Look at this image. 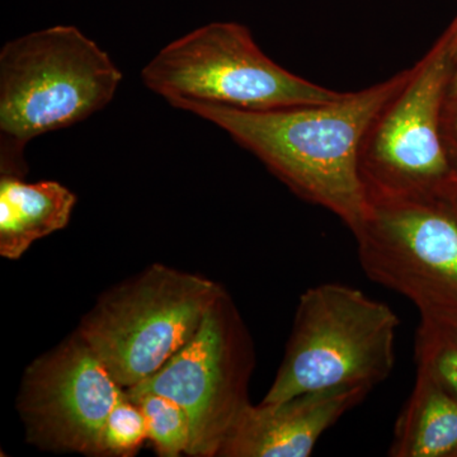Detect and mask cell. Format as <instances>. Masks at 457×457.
Masks as SVG:
<instances>
[{
	"mask_svg": "<svg viewBox=\"0 0 457 457\" xmlns=\"http://www.w3.org/2000/svg\"><path fill=\"white\" fill-rule=\"evenodd\" d=\"M408 75L405 69L384 82L323 104L269 110L197 101L170 104L220 128L295 195L335 213L354 233L369 210L360 170L363 139L376 114Z\"/></svg>",
	"mask_w": 457,
	"mask_h": 457,
	"instance_id": "1",
	"label": "cell"
},
{
	"mask_svg": "<svg viewBox=\"0 0 457 457\" xmlns=\"http://www.w3.org/2000/svg\"><path fill=\"white\" fill-rule=\"evenodd\" d=\"M122 73L78 27L57 25L0 50V174L23 179L25 149L110 104Z\"/></svg>",
	"mask_w": 457,
	"mask_h": 457,
	"instance_id": "2",
	"label": "cell"
},
{
	"mask_svg": "<svg viewBox=\"0 0 457 457\" xmlns=\"http://www.w3.org/2000/svg\"><path fill=\"white\" fill-rule=\"evenodd\" d=\"M398 315L386 303L341 284L300 297L284 360L262 403L342 386L370 390L395 365Z\"/></svg>",
	"mask_w": 457,
	"mask_h": 457,
	"instance_id": "3",
	"label": "cell"
},
{
	"mask_svg": "<svg viewBox=\"0 0 457 457\" xmlns=\"http://www.w3.org/2000/svg\"><path fill=\"white\" fill-rule=\"evenodd\" d=\"M224 291L212 279L152 264L102 295L77 332L128 389L191 341Z\"/></svg>",
	"mask_w": 457,
	"mask_h": 457,
	"instance_id": "4",
	"label": "cell"
},
{
	"mask_svg": "<svg viewBox=\"0 0 457 457\" xmlns=\"http://www.w3.org/2000/svg\"><path fill=\"white\" fill-rule=\"evenodd\" d=\"M146 88L167 99L269 108L323 104L342 97L286 71L237 22H212L171 41L145 65Z\"/></svg>",
	"mask_w": 457,
	"mask_h": 457,
	"instance_id": "5",
	"label": "cell"
},
{
	"mask_svg": "<svg viewBox=\"0 0 457 457\" xmlns=\"http://www.w3.org/2000/svg\"><path fill=\"white\" fill-rule=\"evenodd\" d=\"M453 71V33L436 41L372 120L360 170L368 194L450 195L453 168L444 114Z\"/></svg>",
	"mask_w": 457,
	"mask_h": 457,
	"instance_id": "6",
	"label": "cell"
},
{
	"mask_svg": "<svg viewBox=\"0 0 457 457\" xmlns=\"http://www.w3.org/2000/svg\"><path fill=\"white\" fill-rule=\"evenodd\" d=\"M254 363L251 333L224 291L191 341L158 372L128 389L176 402L191 423L189 456L218 457L228 433L251 404Z\"/></svg>",
	"mask_w": 457,
	"mask_h": 457,
	"instance_id": "7",
	"label": "cell"
},
{
	"mask_svg": "<svg viewBox=\"0 0 457 457\" xmlns=\"http://www.w3.org/2000/svg\"><path fill=\"white\" fill-rule=\"evenodd\" d=\"M368 197L353 233L366 275L418 309L457 306V212L449 195Z\"/></svg>",
	"mask_w": 457,
	"mask_h": 457,
	"instance_id": "8",
	"label": "cell"
},
{
	"mask_svg": "<svg viewBox=\"0 0 457 457\" xmlns=\"http://www.w3.org/2000/svg\"><path fill=\"white\" fill-rule=\"evenodd\" d=\"M128 399L78 332L26 369L17 398L27 441L54 453L108 457V435Z\"/></svg>",
	"mask_w": 457,
	"mask_h": 457,
	"instance_id": "9",
	"label": "cell"
},
{
	"mask_svg": "<svg viewBox=\"0 0 457 457\" xmlns=\"http://www.w3.org/2000/svg\"><path fill=\"white\" fill-rule=\"evenodd\" d=\"M342 386L282 402L249 404L222 442L218 457H309L319 438L371 393Z\"/></svg>",
	"mask_w": 457,
	"mask_h": 457,
	"instance_id": "10",
	"label": "cell"
},
{
	"mask_svg": "<svg viewBox=\"0 0 457 457\" xmlns=\"http://www.w3.org/2000/svg\"><path fill=\"white\" fill-rule=\"evenodd\" d=\"M77 196L62 183L0 177V255L20 260L42 237L68 227Z\"/></svg>",
	"mask_w": 457,
	"mask_h": 457,
	"instance_id": "11",
	"label": "cell"
},
{
	"mask_svg": "<svg viewBox=\"0 0 457 457\" xmlns=\"http://www.w3.org/2000/svg\"><path fill=\"white\" fill-rule=\"evenodd\" d=\"M457 455V399L431 378L417 381L396 420L389 456Z\"/></svg>",
	"mask_w": 457,
	"mask_h": 457,
	"instance_id": "12",
	"label": "cell"
},
{
	"mask_svg": "<svg viewBox=\"0 0 457 457\" xmlns=\"http://www.w3.org/2000/svg\"><path fill=\"white\" fill-rule=\"evenodd\" d=\"M414 342L418 372L457 399V311L450 306L420 309Z\"/></svg>",
	"mask_w": 457,
	"mask_h": 457,
	"instance_id": "13",
	"label": "cell"
},
{
	"mask_svg": "<svg viewBox=\"0 0 457 457\" xmlns=\"http://www.w3.org/2000/svg\"><path fill=\"white\" fill-rule=\"evenodd\" d=\"M129 398L140 408L145 420L147 441L162 457L188 455L191 423L186 411L173 400L152 392L126 389Z\"/></svg>",
	"mask_w": 457,
	"mask_h": 457,
	"instance_id": "14",
	"label": "cell"
},
{
	"mask_svg": "<svg viewBox=\"0 0 457 457\" xmlns=\"http://www.w3.org/2000/svg\"><path fill=\"white\" fill-rule=\"evenodd\" d=\"M453 33V71H451V79L449 93H447L446 104H457V16L449 27Z\"/></svg>",
	"mask_w": 457,
	"mask_h": 457,
	"instance_id": "15",
	"label": "cell"
},
{
	"mask_svg": "<svg viewBox=\"0 0 457 457\" xmlns=\"http://www.w3.org/2000/svg\"><path fill=\"white\" fill-rule=\"evenodd\" d=\"M445 112L449 114L447 125H449L451 137H453L457 145V104H446Z\"/></svg>",
	"mask_w": 457,
	"mask_h": 457,
	"instance_id": "16",
	"label": "cell"
}]
</instances>
